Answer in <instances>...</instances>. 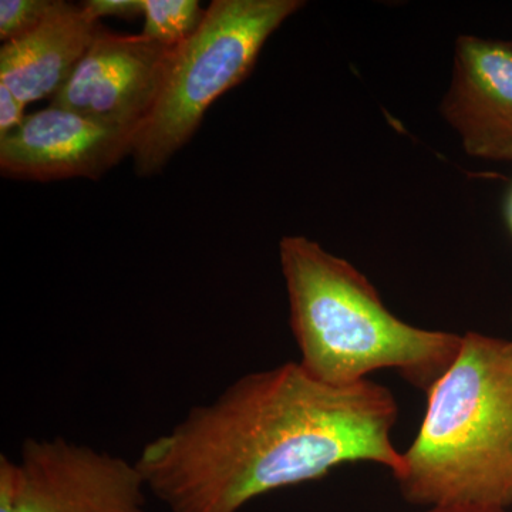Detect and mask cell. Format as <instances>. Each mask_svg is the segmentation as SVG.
Instances as JSON below:
<instances>
[{"mask_svg":"<svg viewBox=\"0 0 512 512\" xmlns=\"http://www.w3.org/2000/svg\"><path fill=\"white\" fill-rule=\"evenodd\" d=\"M134 131L104 126L62 107L28 114L0 138V171L15 180L46 181L101 175L130 156Z\"/></svg>","mask_w":512,"mask_h":512,"instance_id":"52a82bcc","label":"cell"},{"mask_svg":"<svg viewBox=\"0 0 512 512\" xmlns=\"http://www.w3.org/2000/svg\"><path fill=\"white\" fill-rule=\"evenodd\" d=\"M59 5V0H2L0 39L3 43L28 35L39 28Z\"/></svg>","mask_w":512,"mask_h":512,"instance_id":"8fae6325","label":"cell"},{"mask_svg":"<svg viewBox=\"0 0 512 512\" xmlns=\"http://www.w3.org/2000/svg\"><path fill=\"white\" fill-rule=\"evenodd\" d=\"M399 416L382 384H330L299 362L239 377L148 441L137 458L168 512H239L255 498L348 463L402 470Z\"/></svg>","mask_w":512,"mask_h":512,"instance_id":"6da1fadb","label":"cell"},{"mask_svg":"<svg viewBox=\"0 0 512 512\" xmlns=\"http://www.w3.org/2000/svg\"><path fill=\"white\" fill-rule=\"evenodd\" d=\"M511 345H512V340H511Z\"/></svg>","mask_w":512,"mask_h":512,"instance_id":"e0dca14e","label":"cell"},{"mask_svg":"<svg viewBox=\"0 0 512 512\" xmlns=\"http://www.w3.org/2000/svg\"><path fill=\"white\" fill-rule=\"evenodd\" d=\"M424 512H507L503 508L477 507V505H437Z\"/></svg>","mask_w":512,"mask_h":512,"instance_id":"9a60e30c","label":"cell"},{"mask_svg":"<svg viewBox=\"0 0 512 512\" xmlns=\"http://www.w3.org/2000/svg\"><path fill=\"white\" fill-rule=\"evenodd\" d=\"M414 504H512V345L470 332L427 392L423 423L394 476Z\"/></svg>","mask_w":512,"mask_h":512,"instance_id":"3957f363","label":"cell"},{"mask_svg":"<svg viewBox=\"0 0 512 512\" xmlns=\"http://www.w3.org/2000/svg\"><path fill=\"white\" fill-rule=\"evenodd\" d=\"M26 106L28 104L10 92L8 87L0 84V138L8 136L22 126L28 117V114H25Z\"/></svg>","mask_w":512,"mask_h":512,"instance_id":"5bb4252c","label":"cell"},{"mask_svg":"<svg viewBox=\"0 0 512 512\" xmlns=\"http://www.w3.org/2000/svg\"><path fill=\"white\" fill-rule=\"evenodd\" d=\"M441 111L470 156L512 161V40L460 37Z\"/></svg>","mask_w":512,"mask_h":512,"instance_id":"ba28073f","label":"cell"},{"mask_svg":"<svg viewBox=\"0 0 512 512\" xmlns=\"http://www.w3.org/2000/svg\"><path fill=\"white\" fill-rule=\"evenodd\" d=\"M143 35L165 47H175L194 35L205 18L197 0H143Z\"/></svg>","mask_w":512,"mask_h":512,"instance_id":"30bf717a","label":"cell"},{"mask_svg":"<svg viewBox=\"0 0 512 512\" xmlns=\"http://www.w3.org/2000/svg\"><path fill=\"white\" fill-rule=\"evenodd\" d=\"M19 512H148L137 461L53 437L23 441Z\"/></svg>","mask_w":512,"mask_h":512,"instance_id":"5b68a950","label":"cell"},{"mask_svg":"<svg viewBox=\"0 0 512 512\" xmlns=\"http://www.w3.org/2000/svg\"><path fill=\"white\" fill-rule=\"evenodd\" d=\"M279 261L299 365L316 379L345 386L394 369L429 392L460 353L463 336L403 322L362 272L318 242L284 237Z\"/></svg>","mask_w":512,"mask_h":512,"instance_id":"7a4b0ae2","label":"cell"},{"mask_svg":"<svg viewBox=\"0 0 512 512\" xmlns=\"http://www.w3.org/2000/svg\"><path fill=\"white\" fill-rule=\"evenodd\" d=\"M171 49L143 35H119L101 26L50 106L136 133L156 103Z\"/></svg>","mask_w":512,"mask_h":512,"instance_id":"8992f818","label":"cell"},{"mask_svg":"<svg viewBox=\"0 0 512 512\" xmlns=\"http://www.w3.org/2000/svg\"><path fill=\"white\" fill-rule=\"evenodd\" d=\"M507 222L508 228H510L512 234V190L510 192V197H508L507 201Z\"/></svg>","mask_w":512,"mask_h":512,"instance_id":"2e32d148","label":"cell"},{"mask_svg":"<svg viewBox=\"0 0 512 512\" xmlns=\"http://www.w3.org/2000/svg\"><path fill=\"white\" fill-rule=\"evenodd\" d=\"M20 476L18 461L0 456V512H19Z\"/></svg>","mask_w":512,"mask_h":512,"instance_id":"4fadbf2b","label":"cell"},{"mask_svg":"<svg viewBox=\"0 0 512 512\" xmlns=\"http://www.w3.org/2000/svg\"><path fill=\"white\" fill-rule=\"evenodd\" d=\"M305 3L214 0L194 35L171 49L156 103L134 133L140 177L161 170L191 140L212 104L244 82L262 47Z\"/></svg>","mask_w":512,"mask_h":512,"instance_id":"277c9868","label":"cell"},{"mask_svg":"<svg viewBox=\"0 0 512 512\" xmlns=\"http://www.w3.org/2000/svg\"><path fill=\"white\" fill-rule=\"evenodd\" d=\"M82 6L96 22L104 18L133 20L144 13L143 0H87Z\"/></svg>","mask_w":512,"mask_h":512,"instance_id":"7c38bea8","label":"cell"},{"mask_svg":"<svg viewBox=\"0 0 512 512\" xmlns=\"http://www.w3.org/2000/svg\"><path fill=\"white\" fill-rule=\"evenodd\" d=\"M101 26L82 5L59 0L39 28L3 43L0 84L26 104L52 100L89 52Z\"/></svg>","mask_w":512,"mask_h":512,"instance_id":"9c48e42d","label":"cell"}]
</instances>
